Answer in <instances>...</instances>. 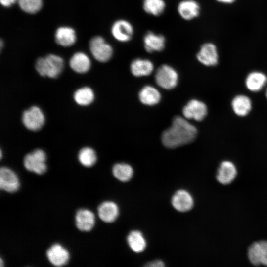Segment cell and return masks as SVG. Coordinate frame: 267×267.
Here are the masks:
<instances>
[{
	"instance_id": "1",
	"label": "cell",
	"mask_w": 267,
	"mask_h": 267,
	"mask_svg": "<svg viewBox=\"0 0 267 267\" xmlns=\"http://www.w3.org/2000/svg\"><path fill=\"white\" fill-rule=\"evenodd\" d=\"M196 128L180 116L175 117L171 127L162 135L163 144L168 148H176L193 141L196 137Z\"/></svg>"
},
{
	"instance_id": "2",
	"label": "cell",
	"mask_w": 267,
	"mask_h": 267,
	"mask_svg": "<svg viewBox=\"0 0 267 267\" xmlns=\"http://www.w3.org/2000/svg\"><path fill=\"white\" fill-rule=\"evenodd\" d=\"M63 67V59L53 54L39 58L35 63L36 70L40 75L50 78L57 77L61 73Z\"/></svg>"
},
{
	"instance_id": "3",
	"label": "cell",
	"mask_w": 267,
	"mask_h": 267,
	"mask_svg": "<svg viewBox=\"0 0 267 267\" xmlns=\"http://www.w3.org/2000/svg\"><path fill=\"white\" fill-rule=\"evenodd\" d=\"M46 161V155L44 151L37 149L24 156L23 165L27 171L37 175H42L47 170Z\"/></svg>"
},
{
	"instance_id": "4",
	"label": "cell",
	"mask_w": 267,
	"mask_h": 267,
	"mask_svg": "<svg viewBox=\"0 0 267 267\" xmlns=\"http://www.w3.org/2000/svg\"><path fill=\"white\" fill-rule=\"evenodd\" d=\"M89 49L93 57L100 62H106L112 57V46L100 36L93 37L89 42Z\"/></svg>"
},
{
	"instance_id": "5",
	"label": "cell",
	"mask_w": 267,
	"mask_h": 267,
	"mask_svg": "<svg viewBox=\"0 0 267 267\" xmlns=\"http://www.w3.org/2000/svg\"><path fill=\"white\" fill-rule=\"evenodd\" d=\"M22 122L27 129L36 131L44 126L45 117L42 110L37 106H33L25 110L22 115Z\"/></svg>"
},
{
	"instance_id": "6",
	"label": "cell",
	"mask_w": 267,
	"mask_h": 267,
	"mask_svg": "<svg viewBox=\"0 0 267 267\" xmlns=\"http://www.w3.org/2000/svg\"><path fill=\"white\" fill-rule=\"evenodd\" d=\"M155 80L160 87L165 89H170L177 85L178 74L172 67L164 64L157 69L155 74Z\"/></svg>"
},
{
	"instance_id": "7",
	"label": "cell",
	"mask_w": 267,
	"mask_h": 267,
	"mask_svg": "<svg viewBox=\"0 0 267 267\" xmlns=\"http://www.w3.org/2000/svg\"><path fill=\"white\" fill-rule=\"evenodd\" d=\"M196 58L206 66H215L219 62V55L216 45L212 42L203 44L196 54Z\"/></svg>"
},
{
	"instance_id": "8",
	"label": "cell",
	"mask_w": 267,
	"mask_h": 267,
	"mask_svg": "<svg viewBox=\"0 0 267 267\" xmlns=\"http://www.w3.org/2000/svg\"><path fill=\"white\" fill-rule=\"evenodd\" d=\"M111 32L112 36L117 41L126 43L133 37L134 29L132 24L128 20L120 19L112 25Z\"/></svg>"
},
{
	"instance_id": "9",
	"label": "cell",
	"mask_w": 267,
	"mask_h": 267,
	"mask_svg": "<svg viewBox=\"0 0 267 267\" xmlns=\"http://www.w3.org/2000/svg\"><path fill=\"white\" fill-rule=\"evenodd\" d=\"M19 178L14 171L7 167H1L0 169V188L8 193H14L20 187Z\"/></svg>"
},
{
	"instance_id": "10",
	"label": "cell",
	"mask_w": 267,
	"mask_h": 267,
	"mask_svg": "<svg viewBox=\"0 0 267 267\" xmlns=\"http://www.w3.org/2000/svg\"><path fill=\"white\" fill-rule=\"evenodd\" d=\"M46 255L48 261L56 267L66 265L70 256L69 251L60 243H54L49 247Z\"/></svg>"
},
{
	"instance_id": "11",
	"label": "cell",
	"mask_w": 267,
	"mask_h": 267,
	"mask_svg": "<svg viewBox=\"0 0 267 267\" xmlns=\"http://www.w3.org/2000/svg\"><path fill=\"white\" fill-rule=\"evenodd\" d=\"M248 256L253 265L263 264L267 266V241H261L253 243L249 248Z\"/></svg>"
},
{
	"instance_id": "12",
	"label": "cell",
	"mask_w": 267,
	"mask_h": 267,
	"mask_svg": "<svg viewBox=\"0 0 267 267\" xmlns=\"http://www.w3.org/2000/svg\"><path fill=\"white\" fill-rule=\"evenodd\" d=\"M75 220L77 228L83 232L91 231L95 223L94 213L91 210L86 208H81L77 210Z\"/></svg>"
},
{
	"instance_id": "13",
	"label": "cell",
	"mask_w": 267,
	"mask_h": 267,
	"mask_svg": "<svg viewBox=\"0 0 267 267\" xmlns=\"http://www.w3.org/2000/svg\"><path fill=\"white\" fill-rule=\"evenodd\" d=\"M184 116L188 119L201 121L207 114L206 104L202 101L193 99L189 101L182 110Z\"/></svg>"
},
{
	"instance_id": "14",
	"label": "cell",
	"mask_w": 267,
	"mask_h": 267,
	"mask_svg": "<svg viewBox=\"0 0 267 267\" xmlns=\"http://www.w3.org/2000/svg\"><path fill=\"white\" fill-rule=\"evenodd\" d=\"M143 42L145 50L149 53L161 51L166 45V39L163 35L150 31L144 35Z\"/></svg>"
},
{
	"instance_id": "15",
	"label": "cell",
	"mask_w": 267,
	"mask_h": 267,
	"mask_svg": "<svg viewBox=\"0 0 267 267\" xmlns=\"http://www.w3.org/2000/svg\"><path fill=\"white\" fill-rule=\"evenodd\" d=\"M177 10L182 19L189 21L199 16L201 7L199 3L195 0H183L178 4Z\"/></svg>"
},
{
	"instance_id": "16",
	"label": "cell",
	"mask_w": 267,
	"mask_h": 267,
	"mask_svg": "<svg viewBox=\"0 0 267 267\" xmlns=\"http://www.w3.org/2000/svg\"><path fill=\"white\" fill-rule=\"evenodd\" d=\"M172 204L177 211L184 212L193 207L194 201L191 195L188 191L179 190L172 197Z\"/></svg>"
},
{
	"instance_id": "17",
	"label": "cell",
	"mask_w": 267,
	"mask_h": 267,
	"mask_svg": "<svg viewBox=\"0 0 267 267\" xmlns=\"http://www.w3.org/2000/svg\"><path fill=\"white\" fill-rule=\"evenodd\" d=\"M237 175L234 164L229 161H223L220 165L216 178L221 184H228L233 181Z\"/></svg>"
},
{
	"instance_id": "18",
	"label": "cell",
	"mask_w": 267,
	"mask_h": 267,
	"mask_svg": "<svg viewBox=\"0 0 267 267\" xmlns=\"http://www.w3.org/2000/svg\"><path fill=\"white\" fill-rule=\"evenodd\" d=\"M97 212L100 219L102 221L110 223L116 220L119 210L118 205L115 202L106 201L99 205Z\"/></svg>"
},
{
	"instance_id": "19",
	"label": "cell",
	"mask_w": 267,
	"mask_h": 267,
	"mask_svg": "<svg viewBox=\"0 0 267 267\" xmlns=\"http://www.w3.org/2000/svg\"><path fill=\"white\" fill-rule=\"evenodd\" d=\"M75 30L70 27L61 26L57 29L55 33L56 42L63 47L73 45L76 41Z\"/></svg>"
},
{
	"instance_id": "20",
	"label": "cell",
	"mask_w": 267,
	"mask_h": 267,
	"mask_svg": "<svg viewBox=\"0 0 267 267\" xmlns=\"http://www.w3.org/2000/svg\"><path fill=\"white\" fill-rule=\"evenodd\" d=\"M71 68L75 72L80 74L87 72L91 66L89 57L85 53L77 52L75 53L69 60Z\"/></svg>"
},
{
	"instance_id": "21",
	"label": "cell",
	"mask_w": 267,
	"mask_h": 267,
	"mask_svg": "<svg viewBox=\"0 0 267 267\" xmlns=\"http://www.w3.org/2000/svg\"><path fill=\"white\" fill-rule=\"evenodd\" d=\"M130 69L132 73L136 77L148 76L153 72L154 65L148 59L138 58L132 61Z\"/></svg>"
},
{
	"instance_id": "22",
	"label": "cell",
	"mask_w": 267,
	"mask_h": 267,
	"mask_svg": "<svg viewBox=\"0 0 267 267\" xmlns=\"http://www.w3.org/2000/svg\"><path fill=\"white\" fill-rule=\"evenodd\" d=\"M267 82V77L264 73L255 71L250 72L247 75L245 80V84L249 90L257 92L264 87Z\"/></svg>"
},
{
	"instance_id": "23",
	"label": "cell",
	"mask_w": 267,
	"mask_h": 267,
	"mask_svg": "<svg viewBox=\"0 0 267 267\" xmlns=\"http://www.w3.org/2000/svg\"><path fill=\"white\" fill-rule=\"evenodd\" d=\"M231 106L234 112L238 116H245L252 108L250 99L244 95L236 96L232 100Z\"/></svg>"
},
{
	"instance_id": "24",
	"label": "cell",
	"mask_w": 267,
	"mask_h": 267,
	"mask_svg": "<svg viewBox=\"0 0 267 267\" xmlns=\"http://www.w3.org/2000/svg\"><path fill=\"white\" fill-rule=\"evenodd\" d=\"M139 98L143 104L147 105H154L160 101L161 95L159 91L155 88L146 86L139 92Z\"/></svg>"
},
{
	"instance_id": "25",
	"label": "cell",
	"mask_w": 267,
	"mask_h": 267,
	"mask_svg": "<svg viewBox=\"0 0 267 267\" xmlns=\"http://www.w3.org/2000/svg\"><path fill=\"white\" fill-rule=\"evenodd\" d=\"M73 98L75 102L80 106H88L94 99V93L89 87H84L77 89L74 93Z\"/></svg>"
},
{
	"instance_id": "26",
	"label": "cell",
	"mask_w": 267,
	"mask_h": 267,
	"mask_svg": "<svg viewBox=\"0 0 267 267\" xmlns=\"http://www.w3.org/2000/svg\"><path fill=\"white\" fill-rule=\"evenodd\" d=\"M127 242L131 249L136 253L143 251L146 247L145 239L142 233L138 230L130 232L127 237Z\"/></svg>"
},
{
	"instance_id": "27",
	"label": "cell",
	"mask_w": 267,
	"mask_h": 267,
	"mask_svg": "<svg viewBox=\"0 0 267 267\" xmlns=\"http://www.w3.org/2000/svg\"><path fill=\"white\" fill-rule=\"evenodd\" d=\"M113 176L122 182L130 180L133 176V168L126 163H117L112 168Z\"/></svg>"
},
{
	"instance_id": "28",
	"label": "cell",
	"mask_w": 267,
	"mask_h": 267,
	"mask_svg": "<svg viewBox=\"0 0 267 267\" xmlns=\"http://www.w3.org/2000/svg\"><path fill=\"white\" fill-rule=\"evenodd\" d=\"M142 7L146 13L158 16L164 12L166 3L164 0H143Z\"/></svg>"
},
{
	"instance_id": "29",
	"label": "cell",
	"mask_w": 267,
	"mask_h": 267,
	"mask_svg": "<svg viewBox=\"0 0 267 267\" xmlns=\"http://www.w3.org/2000/svg\"><path fill=\"white\" fill-rule=\"evenodd\" d=\"M78 159L80 163L85 167L93 166L97 161V156L95 151L89 147L82 148L78 154Z\"/></svg>"
},
{
	"instance_id": "30",
	"label": "cell",
	"mask_w": 267,
	"mask_h": 267,
	"mask_svg": "<svg viewBox=\"0 0 267 267\" xmlns=\"http://www.w3.org/2000/svg\"><path fill=\"white\" fill-rule=\"evenodd\" d=\"M20 8L28 14H35L43 6V0H18Z\"/></svg>"
},
{
	"instance_id": "31",
	"label": "cell",
	"mask_w": 267,
	"mask_h": 267,
	"mask_svg": "<svg viewBox=\"0 0 267 267\" xmlns=\"http://www.w3.org/2000/svg\"><path fill=\"white\" fill-rule=\"evenodd\" d=\"M145 266L148 267H163L165 265L164 262L161 260H155L148 263Z\"/></svg>"
},
{
	"instance_id": "32",
	"label": "cell",
	"mask_w": 267,
	"mask_h": 267,
	"mask_svg": "<svg viewBox=\"0 0 267 267\" xmlns=\"http://www.w3.org/2000/svg\"><path fill=\"white\" fill-rule=\"evenodd\" d=\"M18 0H0L1 4L5 7H9L13 5Z\"/></svg>"
},
{
	"instance_id": "33",
	"label": "cell",
	"mask_w": 267,
	"mask_h": 267,
	"mask_svg": "<svg viewBox=\"0 0 267 267\" xmlns=\"http://www.w3.org/2000/svg\"><path fill=\"white\" fill-rule=\"evenodd\" d=\"M217 2L224 4H231L234 3L237 0H215Z\"/></svg>"
},
{
	"instance_id": "34",
	"label": "cell",
	"mask_w": 267,
	"mask_h": 267,
	"mask_svg": "<svg viewBox=\"0 0 267 267\" xmlns=\"http://www.w3.org/2000/svg\"><path fill=\"white\" fill-rule=\"evenodd\" d=\"M3 263H4V261L2 260V259L1 258H0V266L1 267L3 266V265H4Z\"/></svg>"
},
{
	"instance_id": "35",
	"label": "cell",
	"mask_w": 267,
	"mask_h": 267,
	"mask_svg": "<svg viewBox=\"0 0 267 267\" xmlns=\"http://www.w3.org/2000/svg\"><path fill=\"white\" fill-rule=\"evenodd\" d=\"M266 96L267 99V88L266 89Z\"/></svg>"
}]
</instances>
